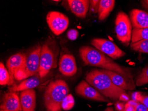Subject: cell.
Returning <instances> with one entry per match:
<instances>
[{
    "label": "cell",
    "instance_id": "33",
    "mask_svg": "<svg viewBox=\"0 0 148 111\" xmlns=\"http://www.w3.org/2000/svg\"><path fill=\"white\" fill-rule=\"evenodd\" d=\"M104 111H114L113 108L110 107L107 108Z\"/></svg>",
    "mask_w": 148,
    "mask_h": 111
},
{
    "label": "cell",
    "instance_id": "10",
    "mask_svg": "<svg viewBox=\"0 0 148 111\" xmlns=\"http://www.w3.org/2000/svg\"><path fill=\"white\" fill-rule=\"evenodd\" d=\"M59 71L64 76L71 77L77 72L75 58L71 54L62 55L59 61Z\"/></svg>",
    "mask_w": 148,
    "mask_h": 111
},
{
    "label": "cell",
    "instance_id": "2",
    "mask_svg": "<svg viewBox=\"0 0 148 111\" xmlns=\"http://www.w3.org/2000/svg\"><path fill=\"white\" fill-rule=\"evenodd\" d=\"M86 81L106 98L119 99L121 95L126 93L125 90L113 83L109 76L102 69H93L87 73Z\"/></svg>",
    "mask_w": 148,
    "mask_h": 111
},
{
    "label": "cell",
    "instance_id": "9",
    "mask_svg": "<svg viewBox=\"0 0 148 111\" xmlns=\"http://www.w3.org/2000/svg\"><path fill=\"white\" fill-rule=\"evenodd\" d=\"M76 94L90 100L103 102H108L109 100L90 85L86 81L83 80L76 86L75 88Z\"/></svg>",
    "mask_w": 148,
    "mask_h": 111
},
{
    "label": "cell",
    "instance_id": "7",
    "mask_svg": "<svg viewBox=\"0 0 148 111\" xmlns=\"http://www.w3.org/2000/svg\"><path fill=\"white\" fill-rule=\"evenodd\" d=\"M46 21L50 29L57 36L64 32L68 28L69 23L68 17L61 12L56 11L48 12Z\"/></svg>",
    "mask_w": 148,
    "mask_h": 111
},
{
    "label": "cell",
    "instance_id": "17",
    "mask_svg": "<svg viewBox=\"0 0 148 111\" xmlns=\"http://www.w3.org/2000/svg\"><path fill=\"white\" fill-rule=\"evenodd\" d=\"M70 8L72 13L80 18H85L90 7L88 0H68Z\"/></svg>",
    "mask_w": 148,
    "mask_h": 111
},
{
    "label": "cell",
    "instance_id": "23",
    "mask_svg": "<svg viewBox=\"0 0 148 111\" xmlns=\"http://www.w3.org/2000/svg\"><path fill=\"white\" fill-rule=\"evenodd\" d=\"M74 99L71 94H69L66 97L62 103V108L64 110L71 109L74 105Z\"/></svg>",
    "mask_w": 148,
    "mask_h": 111
},
{
    "label": "cell",
    "instance_id": "16",
    "mask_svg": "<svg viewBox=\"0 0 148 111\" xmlns=\"http://www.w3.org/2000/svg\"><path fill=\"white\" fill-rule=\"evenodd\" d=\"M45 80V78H41L39 75V73H37L29 78L25 79L18 85L10 88V91L16 92L32 89L37 87Z\"/></svg>",
    "mask_w": 148,
    "mask_h": 111
},
{
    "label": "cell",
    "instance_id": "15",
    "mask_svg": "<svg viewBox=\"0 0 148 111\" xmlns=\"http://www.w3.org/2000/svg\"><path fill=\"white\" fill-rule=\"evenodd\" d=\"M20 101L22 111H35L36 107V94L33 89L22 91Z\"/></svg>",
    "mask_w": 148,
    "mask_h": 111
},
{
    "label": "cell",
    "instance_id": "20",
    "mask_svg": "<svg viewBox=\"0 0 148 111\" xmlns=\"http://www.w3.org/2000/svg\"><path fill=\"white\" fill-rule=\"evenodd\" d=\"M130 47L136 52L148 53V40L140 41L134 43H130Z\"/></svg>",
    "mask_w": 148,
    "mask_h": 111
},
{
    "label": "cell",
    "instance_id": "25",
    "mask_svg": "<svg viewBox=\"0 0 148 111\" xmlns=\"http://www.w3.org/2000/svg\"><path fill=\"white\" fill-rule=\"evenodd\" d=\"M99 2L100 1H98V0L90 1V10L92 12L94 13H97L98 12Z\"/></svg>",
    "mask_w": 148,
    "mask_h": 111
},
{
    "label": "cell",
    "instance_id": "34",
    "mask_svg": "<svg viewBox=\"0 0 148 111\" xmlns=\"http://www.w3.org/2000/svg\"><path fill=\"white\" fill-rule=\"evenodd\" d=\"M145 1V2H146V3L148 5V0H147V1Z\"/></svg>",
    "mask_w": 148,
    "mask_h": 111
},
{
    "label": "cell",
    "instance_id": "1",
    "mask_svg": "<svg viewBox=\"0 0 148 111\" xmlns=\"http://www.w3.org/2000/svg\"><path fill=\"white\" fill-rule=\"evenodd\" d=\"M79 53L86 65L97 67L133 79V75L130 68L118 65L99 50L84 46L79 48Z\"/></svg>",
    "mask_w": 148,
    "mask_h": 111
},
{
    "label": "cell",
    "instance_id": "14",
    "mask_svg": "<svg viewBox=\"0 0 148 111\" xmlns=\"http://www.w3.org/2000/svg\"><path fill=\"white\" fill-rule=\"evenodd\" d=\"M130 17L134 29L148 28V13L146 12L133 9L130 12Z\"/></svg>",
    "mask_w": 148,
    "mask_h": 111
},
{
    "label": "cell",
    "instance_id": "24",
    "mask_svg": "<svg viewBox=\"0 0 148 111\" xmlns=\"http://www.w3.org/2000/svg\"><path fill=\"white\" fill-rule=\"evenodd\" d=\"M79 32L75 29H71L69 30L67 33V37L71 41H75L78 38Z\"/></svg>",
    "mask_w": 148,
    "mask_h": 111
},
{
    "label": "cell",
    "instance_id": "30",
    "mask_svg": "<svg viewBox=\"0 0 148 111\" xmlns=\"http://www.w3.org/2000/svg\"><path fill=\"white\" fill-rule=\"evenodd\" d=\"M119 100L123 102H128L130 101V97L126 93H123L119 97Z\"/></svg>",
    "mask_w": 148,
    "mask_h": 111
},
{
    "label": "cell",
    "instance_id": "11",
    "mask_svg": "<svg viewBox=\"0 0 148 111\" xmlns=\"http://www.w3.org/2000/svg\"><path fill=\"white\" fill-rule=\"evenodd\" d=\"M108 75L114 85L125 90H133L136 88V85L134 79L125 77L119 73L111 71L102 69Z\"/></svg>",
    "mask_w": 148,
    "mask_h": 111
},
{
    "label": "cell",
    "instance_id": "22",
    "mask_svg": "<svg viewBox=\"0 0 148 111\" xmlns=\"http://www.w3.org/2000/svg\"><path fill=\"white\" fill-rule=\"evenodd\" d=\"M147 84H148V66L143 68L137 77L135 81V84L137 86H140Z\"/></svg>",
    "mask_w": 148,
    "mask_h": 111
},
{
    "label": "cell",
    "instance_id": "26",
    "mask_svg": "<svg viewBox=\"0 0 148 111\" xmlns=\"http://www.w3.org/2000/svg\"><path fill=\"white\" fill-rule=\"evenodd\" d=\"M143 94L140 92H134L132 95V100L137 102L140 103V100L142 99Z\"/></svg>",
    "mask_w": 148,
    "mask_h": 111
},
{
    "label": "cell",
    "instance_id": "29",
    "mask_svg": "<svg viewBox=\"0 0 148 111\" xmlns=\"http://www.w3.org/2000/svg\"><path fill=\"white\" fill-rule=\"evenodd\" d=\"M124 111H136V108L127 102L125 105Z\"/></svg>",
    "mask_w": 148,
    "mask_h": 111
},
{
    "label": "cell",
    "instance_id": "36",
    "mask_svg": "<svg viewBox=\"0 0 148 111\" xmlns=\"http://www.w3.org/2000/svg\"><path fill=\"white\" fill-rule=\"evenodd\" d=\"M4 111H6V110H4Z\"/></svg>",
    "mask_w": 148,
    "mask_h": 111
},
{
    "label": "cell",
    "instance_id": "13",
    "mask_svg": "<svg viewBox=\"0 0 148 111\" xmlns=\"http://www.w3.org/2000/svg\"><path fill=\"white\" fill-rule=\"evenodd\" d=\"M1 109L8 111H22L20 99L15 92L10 91L4 94Z\"/></svg>",
    "mask_w": 148,
    "mask_h": 111
},
{
    "label": "cell",
    "instance_id": "28",
    "mask_svg": "<svg viewBox=\"0 0 148 111\" xmlns=\"http://www.w3.org/2000/svg\"><path fill=\"white\" fill-rule=\"evenodd\" d=\"M124 103L123 102H118L115 104V108L117 111H124Z\"/></svg>",
    "mask_w": 148,
    "mask_h": 111
},
{
    "label": "cell",
    "instance_id": "32",
    "mask_svg": "<svg viewBox=\"0 0 148 111\" xmlns=\"http://www.w3.org/2000/svg\"><path fill=\"white\" fill-rule=\"evenodd\" d=\"M127 103L131 105L132 106L136 108V107L138 105V102H137L135 101H133V100H130L128 102H127Z\"/></svg>",
    "mask_w": 148,
    "mask_h": 111
},
{
    "label": "cell",
    "instance_id": "21",
    "mask_svg": "<svg viewBox=\"0 0 148 111\" xmlns=\"http://www.w3.org/2000/svg\"><path fill=\"white\" fill-rule=\"evenodd\" d=\"M10 73L4 64L0 63V84L1 85H10Z\"/></svg>",
    "mask_w": 148,
    "mask_h": 111
},
{
    "label": "cell",
    "instance_id": "19",
    "mask_svg": "<svg viewBox=\"0 0 148 111\" xmlns=\"http://www.w3.org/2000/svg\"><path fill=\"white\" fill-rule=\"evenodd\" d=\"M143 40H148V28L133 29L130 43H135Z\"/></svg>",
    "mask_w": 148,
    "mask_h": 111
},
{
    "label": "cell",
    "instance_id": "31",
    "mask_svg": "<svg viewBox=\"0 0 148 111\" xmlns=\"http://www.w3.org/2000/svg\"><path fill=\"white\" fill-rule=\"evenodd\" d=\"M140 103H143L148 108V96H145V95H143L142 99L140 100Z\"/></svg>",
    "mask_w": 148,
    "mask_h": 111
},
{
    "label": "cell",
    "instance_id": "35",
    "mask_svg": "<svg viewBox=\"0 0 148 111\" xmlns=\"http://www.w3.org/2000/svg\"><path fill=\"white\" fill-rule=\"evenodd\" d=\"M1 111H4V110H2V109H1Z\"/></svg>",
    "mask_w": 148,
    "mask_h": 111
},
{
    "label": "cell",
    "instance_id": "12",
    "mask_svg": "<svg viewBox=\"0 0 148 111\" xmlns=\"http://www.w3.org/2000/svg\"><path fill=\"white\" fill-rule=\"evenodd\" d=\"M25 58L26 54L19 52L12 55L7 61L6 67L10 77V85L13 84L15 73L23 65Z\"/></svg>",
    "mask_w": 148,
    "mask_h": 111
},
{
    "label": "cell",
    "instance_id": "27",
    "mask_svg": "<svg viewBox=\"0 0 148 111\" xmlns=\"http://www.w3.org/2000/svg\"><path fill=\"white\" fill-rule=\"evenodd\" d=\"M136 111H148V108L141 103H138L136 107Z\"/></svg>",
    "mask_w": 148,
    "mask_h": 111
},
{
    "label": "cell",
    "instance_id": "18",
    "mask_svg": "<svg viewBox=\"0 0 148 111\" xmlns=\"http://www.w3.org/2000/svg\"><path fill=\"white\" fill-rule=\"evenodd\" d=\"M115 1L114 0H101L98 10V18L100 21H103L114 9Z\"/></svg>",
    "mask_w": 148,
    "mask_h": 111
},
{
    "label": "cell",
    "instance_id": "4",
    "mask_svg": "<svg viewBox=\"0 0 148 111\" xmlns=\"http://www.w3.org/2000/svg\"><path fill=\"white\" fill-rule=\"evenodd\" d=\"M59 48L54 40H47L41 47L40 57L39 75L45 78L52 68L57 67Z\"/></svg>",
    "mask_w": 148,
    "mask_h": 111
},
{
    "label": "cell",
    "instance_id": "8",
    "mask_svg": "<svg viewBox=\"0 0 148 111\" xmlns=\"http://www.w3.org/2000/svg\"><path fill=\"white\" fill-rule=\"evenodd\" d=\"M91 43L97 50L108 55L112 59H118L125 55V53L123 51L109 40L102 38H94Z\"/></svg>",
    "mask_w": 148,
    "mask_h": 111
},
{
    "label": "cell",
    "instance_id": "3",
    "mask_svg": "<svg viewBox=\"0 0 148 111\" xmlns=\"http://www.w3.org/2000/svg\"><path fill=\"white\" fill-rule=\"evenodd\" d=\"M68 84L60 79L51 81L45 90L44 99L47 111H61L64 99L69 95Z\"/></svg>",
    "mask_w": 148,
    "mask_h": 111
},
{
    "label": "cell",
    "instance_id": "6",
    "mask_svg": "<svg viewBox=\"0 0 148 111\" xmlns=\"http://www.w3.org/2000/svg\"><path fill=\"white\" fill-rule=\"evenodd\" d=\"M115 24L117 38L123 44L128 46L131 41L133 31L130 18L123 12H120L116 17Z\"/></svg>",
    "mask_w": 148,
    "mask_h": 111
},
{
    "label": "cell",
    "instance_id": "5",
    "mask_svg": "<svg viewBox=\"0 0 148 111\" xmlns=\"http://www.w3.org/2000/svg\"><path fill=\"white\" fill-rule=\"evenodd\" d=\"M41 47L40 45L36 46L26 54L24 65L14 75L16 80L18 81L25 80L38 73Z\"/></svg>",
    "mask_w": 148,
    "mask_h": 111
},
{
    "label": "cell",
    "instance_id": "37",
    "mask_svg": "<svg viewBox=\"0 0 148 111\" xmlns=\"http://www.w3.org/2000/svg\"></svg>",
    "mask_w": 148,
    "mask_h": 111
}]
</instances>
